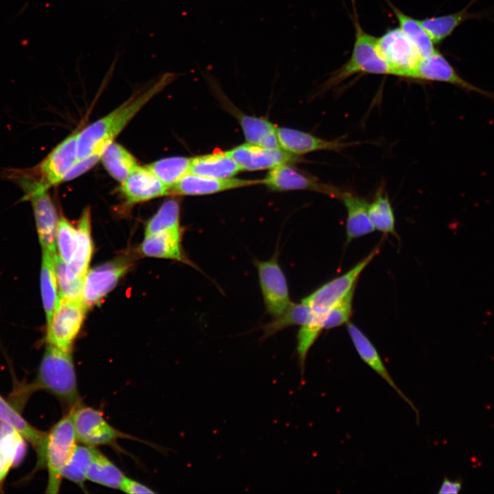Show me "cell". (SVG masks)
<instances>
[{
	"mask_svg": "<svg viewBox=\"0 0 494 494\" xmlns=\"http://www.w3.org/2000/svg\"><path fill=\"white\" fill-rule=\"evenodd\" d=\"M174 73H165L146 89L132 95L110 114L95 121L78 137V160L95 154H102L134 115L174 78Z\"/></svg>",
	"mask_w": 494,
	"mask_h": 494,
	"instance_id": "6da1fadb",
	"label": "cell"
},
{
	"mask_svg": "<svg viewBox=\"0 0 494 494\" xmlns=\"http://www.w3.org/2000/svg\"><path fill=\"white\" fill-rule=\"evenodd\" d=\"M39 390L54 396L68 410L81 404L71 351L47 344L35 379L23 392Z\"/></svg>",
	"mask_w": 494,
	"mask_h": 494,
	"instance_id": "7a4b0ae2",
	"label": "cell"
},
{
	"mask_svg": "<svg viewBox=\"0 0 494 494\" xmlns=\"http://www.w3.org/2000/svg\"><path fill=\"white\" fill-rule=\"evenodd\" d=\"M72 409L69 410L47 432L42 465L47 469L48 473L47 493L59 492L63 478V467L77 445Z\"/></svg>",
	"mask_w": 494,
	"mask_h": 494,
	"instance_id": "3957f363",
	"label": "cell"
},
{
	"mask_svg": "<svg viewBox=\"0 0 494 494\" xmlns=\"http://www.w3.org/2000/svg\"><path fill=\"white\" fill-rule=\"evenodd\" d=\"M355 39L348 61L332 73L323 89L332 88L357 73L391 75L390 69L379 54L377 38L366 32L355 19Z\"/></svg>",
	"mask_w": 494,
	"mask_h": 494,
	"instance_id": "277c9868",
	"label": "cell"
},
{
	"mask_svg": "<svg viewBox=\"0 0 494 494\" xmlns=\"http://www.w3.org/2000/svg\"><path fill=\"white\" fill-rule=\"evenodd\" d=\"M88 309L82 299H68L60 296L54 314L47 322V344L71 351Z\"/></svg>",
	"mask_w": 494,
	"mask_h": 494,
	"instance_id": "5b68a950",
	"label": "cell"
},
{
	"mask_svg": "<svg viewBox=\"0 0 494 494\" xmlns=\"http://www.w3.org/2000/svg\"><path fill=\"white\" fill-rule=\"evenodd\" d=\"M73 423L78 441L81 444L97 446H115L120 438L136 439L113 427L102 413L82 404L72 409Z\"/></svg>",
	"mask_w": 494,
	"mask_h": 494,
	"instance_id": "8992f818",
	"label": "cell"
},
{
	"mask_svg": "<svg viewBox=\"0 0 494 494\" xmlns=\"http://www.w3.org/2000/svg\"><path fill=\"white\" fill-rule=\"evenodd\" d=\"M278 252L266 261H255L267 312L273 318L281 315L292 304L287 282L278 261Z\"/></svg>",
	"mask_w": 494,
	"mask_h": 494,
	"instance_id": "52a82bcc",
	"label": "cell"
},
{
	"mask_svg": "<svg viewBox=\"0 0 494 494\" xmlns=\"http://www.w3.org/2000/svg\"><path fill=\"white\" fill-rule=\"evenodd\" d=\"M379 55L388 64L391 75L408 78L421 57L399 27L388 29L377 38Z\"/></svg>",
	"mask_w": 494,
	"mask_h": 494,
	"instance_id": "ba28073f",
	"label": "cell"
},
{
	"mask_svg": "<svg viewBox=\"0 0 494 494\" xmlns=\"http://www.w3.org/2000/svg\"><path fill=\"white\" fill-rule=\"evenodd\" d=\"M379 251L376 248L348 272L325 283L302 301L309 305L316 314H324L355 287L360 274Z\"/></svg>",
	"mask_w": 494,
	"mask_h": 494,
	"instance_id": "9c48e42d",
	"label": "cell"
},
{
	"mask_svg": "<svg viewBox=\"0 0 494 494\" xmlns=\"http://www.w3.org/2000/svg\"><path fill=\"white\" fill-rule=\"evenodd\" d=\"M292 165L283 164L271 169L262 179V184L272 191L307 190L340 198L343 192L340 189L322 183Z\"/></svg>",
	"mask_w": 494,
	"mask_h": 494,
	"instance_id": "30bf717a",
	"label": "cell"
},
{
	"mask_svg": "<svg viewBox=\"0 0 494 494\" xmlns=\"http://www.w3.org/2000/svg\"><path fill=\"white\" fill-rule=\"evenodd\" d=\"M24 198L30 200L38 239L43 250L56 254V233L58 222L55 206L48 189L32 185L22 189Z\"/></svg>",
	"mask_w": 494,
	"mask_h": 494,
	"instance_id": "8fae6325",
	"label": "cell"
},
{
	"mask_svg": "<svg viewBox=\"0 0 494 494\" xmlns=\"http://www.w3.org/2000/svg\"><path fill=\"white\" fill-rule=\"evenodd\" d=\"M130 266L128 260L119 258L88 270L82 296L87 307L97 305L116 286Z\"/></svg>",
	"mask_w": 494,
	"mask_h": 494,
	"instance_id": "7c38bea8",
	"label": "cell"
},
{
	"mask_svg": "<svg viewBox=\"0 0 494 494\" xmlns=\"http://www.w3.org/2000/svg\"><path fill=\"white\" fill-rule=\"evenodd\" d=\"M241 170L271 169L283 164H294L302 158L281 148H271L246 142L226 151Z\"/></svg>",
	"mask_w": 494,
	"mask_h": 494,
	"instance_id": "4fadbf2b",
	"label": "cell"
},
{
	"mask_svg": "<svg viewBox=\"0 0 494 494\" xmlns=\"http://www.w3.org/2000/svg\"><path fill=\"white\" fill-rule=\"evenodd\" d=\"M210 82L223 108L238 121L246 142L271 148H281L277 137V127L274 124L265 118L244 113L224 96L220 89L215 86V82Z\"/></svg>",
	"mask_w": 494,
	"mask_h": 494,
	"instance_id": "5bb4252c",
	"label": "cell"
},
{
	"mask_svg": "<svg viewBox=\"0 0 494 494\" xmlns=\"http://www.w3.org/2000/svg\"><path fill=\"white\" fill-rule=\"evenodd\" d=\"M408 78L447 82L467 91H473L494 99V93L482 89L464 80L438 51L421 58Z\"/></svg>",
	"mask_w": 494,
	"mask_h": 494,
	"instance_id": "9a60e30c",
	"label": "cell"
},
{
	"mask_svg": "<svg viewBox=\"0 0 494 494\" xmlns=\"http://www.w3.org/2000/svg\"><path fill=\"white\" fill-rule=\"evenodd\" d=\"M260 184H262V180L235 177L217 178L188 173L169 189V195H208Z\"/></svg>",
	"mask_w": 494,
	"mask_h": 494,
	"instance_id": "2e32d148",
	"label": "cell"
},
{
	"mask_svg": "<svg viewBox=\"0 0 494 494\" xmlns=\"http://www.w3.org/2000/svg\"><path fill=\"white\" fill-rule=\"evenodd\" d=\"M277 131L281 148L298 156L320 150L340 152L353 145L340 139L326 140L293 128L277 127Z\"/></svg>",
	"mask_w": 494,
	"mask_h": 494,
	"instance_id": "e0dca14e",
	"label": "cell"
},
{
	"mask_svg": "<svg viewBox=\"0 0 494 494\" xmlns=\"http://www.w3.org/2000/svg\"><path fill=\"white\" fill-rule=\"evenodd\" d=\"M121 191L129 204L169 195V188L145 167H138L121 182Z\"/></svg>",
	"mask_w": 494,
	"mask_h": 494,
	"instance_id": "ac0fdd59",
	"label": "cell"
},
{
	"mask_svg": "<svg viewBox=\"0 0 494 494\" xmlns=\"http://www.w3.org/2000/svg\"><path fill=\"white\" fill-rule=\"evenodd\" d=\"M139 250L147 257L173 259L195 266L183 250L182 229L145 235Z\"/></svg>",
	"mask_w": 494,
	"mask_h": 494,
	"instance_id": "d6986e66",
	"label": "cell"
},
{
	"mask_svg": "<svg viewBox=\"0 0 494 494\" xmlns=\"http://www.w3.org/2000/svg\"><path fill=\"white\" fill-rule=\"evenodd\" d=\"M347 331L360 358L375 373L379 375L416 412L419 421V414L417 408H416L412 401L405 395L393 381L377 350L370 340L353 323L348 324Z\"/></svg>",
	"mask_w": 494,
	"mask_h": 494,
	"instance_id": "ffe728a7",
	"label": "cell"
},
{
	"mask_svg": "<svg viewBox=\"0 0 494 494\" xmlns=\"http://www.w3.org/2000/svg\"><path fill=\"white\" fill-rule=\"evenodd\" d=\"M339 200L346 210L347 243L375 230L368 215L369 203L364 198L349 191H343Z\"/></svg>",
	"mask_w": 494,
	"mask_h": 494,
	"instance_id": "44dd1931",
	"label": "cell"
},
{
	"mask_svg": "<svg viewBox=\"0 0 494 494\" xmlns=\"http://www.w3.org/2000/svg\"><path fill=\"white\" fill-rule=\"evenodd\" d=\"M25 438L15 428L0 421V492L10 469L22 460Z\"/></svg>",
	"mask_w": 494,
	"mask_h": 494,
	"instance_id": "7402d4cb",
	"label": "cell"
},
{
	"mask_svg": "<svg viewBox=\"0 0 494 494\" xmlns=\"http://www.w3.org/2000/svg\"><path fill=\"white\" fill-rule=\"evenodd\" d=\"M0 421L17 430L34 447L38 458L37 467L43 464L47 432L30 424L20 412L0 395Z\"/></svg>",
	"mask_w": 494,
	"mask_h": 494,
	"instance_id": "603a6c76",
	"label": "cell"
},
{
	"mask_svg": "<svg viewBox=\"0 0 494 494\" xmlns=\"http://www.w3.org/2000/svg\"><path fill=\"white\" fill-rule=\"evenodd\" d=\"M242 171L226 151L216 150L212 153L191 158L189 173L217 178L234 177Z\"/></svg>",
	"mask_w": 494,
	"mask_h": 494,
	"instance_id": "cb8c5ba5",
	"label": "cell"
},
{
	"mask_svg": "<svg viewBox=\"0 0 494 494\" xmlns=\"http://www.w3.org/2000/svg\"><path fill=\"white\" fill-rule=\"evenodd\" d=\"M91 211L86 208L77 226L78 241L75 253L67 267L74 277L84 279L93 254V242L91 234Z\"/></svg>",
	"mask_w": 494,
	"mask_h": 494,
	"instance_id": "d4e9b609",
	"label": "cell"
},
{
	"mask_svg": "<svg viewBox=\"0 0 494 494\" xmlns=\"http://www.w3.org/2000/svg\"><path fill=\"white\" fill-rule=\"evenodd\" d=\"M55 255L49 251L43 250L40 284L47 322L50 320L60 298L54 268Z\"/></svg>",
	"mask_w": 494,
	"mask_h": 494,
	"instance_id": "484cf974",
	"label": "cell"
},
{
	"mask_svg": "<svg viewBox=\"0 0 494 494\" xmlns=\"http://www.w3.org/2000/svg\"><path fill=\"white\" fill-rule=\"evenodd\" d=\"M101 160L108 174L121 183L139 167L136 158L122 145L114 141L104 150Z\"/></svg>",
	"mask_w": 494,
	"mask_h": 494,
	"instance_id": "4316f807",
	"label": "cell"
},
{
	"mask_svg": "<svg viewBox=\"0 0 494 494\" xmlns=\"http://www.w3.org/2000/svg\"><path fill=\"white\" fill-rule=\"evenodd\" d=\"M388 3L398 21L399 27L414 45L421 57L432 54L436 51L434 44L419 20L407 15L390 1Z\"/></svg>",
	"mask_w": 494,
	"mask_h": 494,
	"instance_id": "83f0119b",
	"label": "cell"
},
{
	"mask_svg": "<svg viewBox=\"0 0 494 494\" xmlns=\"http://www.w3.org/2000/svg\"><path fill=\"white\" fill-rule=\"evenodd\" d=\"M86 477L87 480L97 484L119 489L125 475L108 458L97 449Z\"/></svg>",
	"mask_w": 494,
	"mask_h": 494,
	"instance_id": "f1b7e54d",
	"label": "cell"
},
{
	"mask_svg": "<svg viewBox=\"0 0 494 494\" xmlns=\"http://www.w3.org/2000/svg\"><path fill=\"white\" fill-rule=\"evenodd\" d=\"M368 215L375 230L397 235L394 211L384 185L378 187L368 204Z\"/></svg>",
	"mask_w": 494,
	"mask_h": 494,
	"instance_id": "f546056e",
	"label": "cell"
},
{
	"mask_svg": "<svg viewBox=\"0 0 494 494\" xmlns=\"http://www.w3.org/2000/svg\"><path fill=\"white\" fill-rule=\"evenodd\" d=\"M315 316L316 314L306 303L302 301L299 303H292L281 315L263 326V338H269L290 326L307 324Z\"/></svg>",
	"mask_w": 494,
	"mask_h": 494,
	"instance_id": "4dcf8cb0",
	"label": "cell"
},
{
	"mask_svg": "<svg viewBox=\"0 0 494 494\" xmlns=\"http://www.w3.org/2000/svg\"><path fill=\"white\" fill-rule=\"evenodd\" d=\"M96 450V447L76 445L63 467L62 478L85 489L86 471Z\"/></svg>",
	"mask_w": 494,
	"mask_h": 494,
	"instance_id": "1f68e13d",
	"label": "cell"
},
{
	"mask_svg": "<svg viewBox=\"0 0 494 494\" xmlns=\"http://www.w3.org/2000/svg\"><path fill=\"white\" fill-rule=\"evenodd\" d=\"M191 158L174 156L153 162L146 167L169 189L189 173Z\"/></svg>",
	"mask_w": 494,
	"mask_h": 494,
	"instance_id": "d6a6232c",
	"label": "cell"
},
{
	"mask_svg": "<svg viewBox=\"0 0 494 494\" xmlns=\"http://www.w3.org/2000/svg\"><path fill=\"white\" fill-rule=\"evenodd\" d=\"M178 229H182L180 224V204L176 199H169L161 204L148 222L145 235Z\"/></svg>",
	"mask_w": 494,
	"mask_h": 494,
	"instance_id": "836d02e7",
	"label": "cell"
},
{
	"mask_svg": "<svg viewBox=\"0 0 494 494\" xmlns=\"http://www.w3.org/2000/svg\"><path fill=\"white\" fill-rule=\"evenodd\" d=\"M466 17L467 12L464 10L447 15L425 18L419 22L434 44H437L449 36Z\"/></svg>",
	"mask_w": 494,
	"mask_h": 494,
	"instance_id": "e575fe53",
	"label": "cell"
},
{
	"mask_svg": "<svg viewBox=\"0 0 494 494\" xmlns=\"http://www.w3.org/2000/svg\"><path fill=\"white\" fill-rule=\"evenodd\" d=\"M54 268L60 296L68 299H82L84 279L71 275L67 263L57 255H54Z\"/></svg>",
	"mask_w": 494,
	"mask_h": 494,
	"instance_id": "d590c367",
	"label": "cell"
},
{
	"mask_svg": "<svg viewBox=\"0 0 494 494\" xmlns=\"http://www.w3.org/2000/svg\"><path fill=\"white\" fill-rule=\"evenodd\" d=\"M78 241L77 228L74 227L67 219L58 220L56 233V247L58 257L66 263H69L75 253Z\"/></svg>",
	"mask_w": 494,
	"mask_h": 494,
	"instance_id": "8d00e7d4",
	"label": "cell"
},
{
	"mask_svg": "<svg viewBox=\"0 0 494 494\" xmlns=\"http://www.w3.org/2000/svg\"><path fill=\"white\" fill-rule=\"evenodd\" d=\"M354 290L355 287L326 312L318 315L323 329L337 327L349 322L352 314Z\"/></svg>",
	"mask_w": 494,
	"mask_h": 494,
	"instance_id": "74e56055",
	"label": "cell"
},
{
	"mask_svg": "<svg viewBox=\"0 0 494 494\" xmlns=\"http://www.w3.org/2000/svg\"><path fill=\"white\" fill-rule=\"evenodd\" d=\"M101 154H95L75 161L65 176L64 181L73 179L93 167L101 159Z\"/></svg>",
	"mask_w": 494,
	"mask_h": 494,
	"instance_id": "f35d334b",
	"label": "cell"
},
{
	"mask_svg": "<svg viewBox=\"0 0 494 494\" xmlns=\"http://www.w3.org/2000/svg\"><path fill=\"white\" fill-rule=\"evenodd\" d=\"M119 489L129 494L154 493V491L145 484L125 476Z\"/></svg>",
	"mask_w": 494,
	"mask_h": 494,
	"instance_id": "ab89813d",
	"label": "cell"
},
{
	"mask_svg": "<svg viewBox=\"0 0 494 494\" xmlns=\"http://www.w3.org/2000/svg\"><path fill=\"white\" fill-rule=\"evenodd\" d=\"M462 482L460 480H450L447 478L443 479L438 493L440 494L458 493L462 489Z\"/></svg>",
	"mask_w": 494,
	"mask_h": 494,
	"instance_id": "60d3db41",
	"label": "cell"
}]
</instances>
